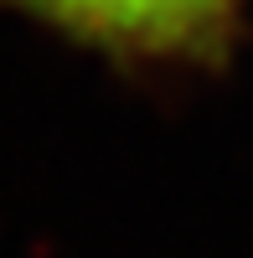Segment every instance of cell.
<instances>
[{
    "label": "cell",
    "mask_w": 253,
    "mask_h": 258,
    "mask_svg": "<svg viewBox=\"0 0 253 258\" xmlns=\"http://www.w3.org/2000/svg\"><path fill=\"white\" fill-rule=\"evenodd\" d=\"M6 6L119 62H212L243 21V0H6Z\"/></svg>",
    "instance_id": "6da1fadb"
}]
</instances>
